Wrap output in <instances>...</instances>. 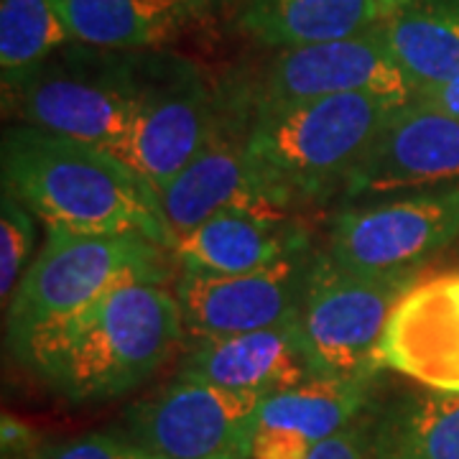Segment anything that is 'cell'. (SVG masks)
<instances>
[{"instance_id":"6da1fadb","label":"cell","mask_w":459,"mask_h":459,"mask_svg":"<svg viewBox=\"0 0 459 459\" xmlns=\"http://www.w3.org/2000/svg\"><path fill=\"white\" fill-rule=\"evenodd\" d=\"M181 337L177 296L161 283L131 281L11 344L54 394L84 403L133 391L171 358Z\"/></svg>"},{"instance_id":"7a4b0ae2","label":"cell","mask_w":459,"mask_h":459,"mask_svg":"<svg viewBox=\"0 0 459 459\" xmlns=\"http://www.w3.org/2000/svg\"><path fill=\"white\" fill-rule=\"evenodd\" d=\"M3 189L47 228L98 235H143L171 247L156 192L131 166L100 146L65 135L13 128L3 135Z\"/></svg>"},{"instance_id":"3957f363","label":"cell","mask_w":459,"mask_h":459,"mask_svg":"<svg viewBox=\"0 0 459 459\" xmlns=\"http://www.w3.org/2000/svg\"><path fill=\"white\" fill-rule=\"evenodd\" d=\"M395 108L398 102L370 95L261 108L247 133V159L283 210L325 199L347 184Z\"/></svg>"},{"instance_id":"277c9868","label":"cell","mask_w":459,"mask_h":459,"mask_svg":"<svg viewBox=\"0 0 459 459\" xmlns=\"http://www.w3.org/2000/svg\"><path fill=\"white\" fill-rule=\"evenodd\" d=\"M166 247L143 235L47 228V243L8 304V340L80 312L131 281L166 279Z\"/></svg>"},{"instance_id":"5b68a950","label":"cell","mask_w":459,"mask_h":459,"mask_svg":"<svg viewBox=\"0 0 459 459\" xmlns=\"http://www.w3.org/2000/svg\"><path fill=\"white\" fill-rule=\"evenodd\" d=\"M419 281V271L358 273L314 258L309 289L294 329L312 376L344 377L376 373L380 340L398 301Z\"/></svg>"},{"instance_id":"8992f818","label":"cell","mask_w":459,"mask_h":459,"mask_svg":"<svg viewBox=\"0 0 459 459\" xmlns=\"http://www.w3.org/2000/svg\"><path fill=\"white\" fill-rule=\"evenodd\" d=\"M263 398L181 380L128 411V434L151 459H250Z\"/></svg>"},{"instance_id":"52a82bcc","label":"cell","mask_w":459,"mask_h":459,"mask_svg":"<svg viewBox=\"0 0 459 459\" xmlns=\"http://www.w3.org/2000/svg\"><path fill=\"white\" fill-rule=\"evenodd\" d=\"M459 235V186L413 192L334 217L329 261L358 273L419 271Z\"/></svg>"},{"instance_id":"ba28073f","label":"cell","mask_w":459,"mask_h":459,"mask_svg":"<svg viewBox=\"0 0 459 459\" xmlns=\"http://www.w3.org/2000/svg\"><path fill=\"white\" fill-rule=\"evenodd\" d=\"M312 268L314 258L299 253L238 276L184 271L174 294L184 332L199 342L291 325L304 304Z\"/></svg>"},{"instance_id":"9c48e42d","label":"cell","mask_w":459,"mask_h":459,"mask_svg":"<svg viewBox=\"0 0 459 459\" xmlns=\"http://www.w3.org/2000/svg\"><path fill=\"white\" fill-rule=\"evenodd\" d=\"M377 26L337 41L281 51L265 72L261 108L337 95H370L398 105L409 102L413 87L395 65Z\"/></svg>"},{"instance_id":"30bf717a","label":"cell","mask_w":459,"mask_h":459,"mask_svg":"<svg viewBox=\"0 0 459 459\" xmlns=\"http://www.w3.org/2000/svg\"><path fill=\"white\" fill-rule=\"evenodd\" d=\"M459 181V120L409 100L388 115L344 184L347 197L442 189Z\"/></svg>"},{"instance_id":"8fae6325","label":"cell","mask_w":459,"mask_h":459,"mask_svg":"<svg viewBox=\"0 0 459 459\" xmlns=\"http://www.w3.org/2000/svg\"><path fill=\"white\" fill-rule=\"evenodd\" d=\"M217 133L212 102L192 77L138 84V108L126 143L115 151L159 195Z\"/></svg>"},{"instance_id":"7c38bea8","label":"cell","mask_w":459,"mask_h":459,"mask_svg":"<svg viewBox=\"0 0 459 459\" xmlns=\"http://www.w3.org/2000/svg\"><path fill=\"white\" fill-rule=\"evenodd\" d=\"M380 365L429 391L459 394V271L403 294L380 340Z\"/></svg>"},{"instance_id":"4fadbf2b","label":"cell","mask_w":459,"mask_h":459,"mask_svg":"<svg viewBox=\"0 0 459 459\" xmlns=\"http://www.w3.org/2000/svg\"><path fill=\"white\" fill-rule=\"evenodd\" d=\"M13 100L29 128L115 153L133 128L138 84L120 77L33 74L13 92Z\"/></svg>"},{"instance_id":"5bb4252c","label":"cell","mask_w":459,"mask_h":459,"mask_svg":"<svg viewBox=\"0 0 459 459\" xmlns=\"http://www.w3.org/2000/svg\"><path fill=\"white\" fill-rule=\"evenodd\" d=\"M171 238L184 235L214 214L250 212L289 217L255 177L247 159V135L232 138L217 131L199 156L181 169L156 195Z\"/></svg>"},{"instance_id":"9a60e30c","label":"cell","mask_w":459,"mask_h":459,"mask_svg":"<svg viewBox=\"0 0 459 459\" xmlns=\"http://www.w3.org/2000/svg\"><path fill=\"white\" fill-rule=\"evenodd\" d=\"M177 377L268 398L314 376L291 322L247 334L199 340L181 360Z\"/></svg>"},{"instance_id":"2e32d148","label":"cell","mask_w":459,"mask_h":459,"mask_svg":"<svg viewBox=\"0 0 459 459\" xmlns=\"http://www.w3.org/2000/svg\"><path fill=\"white\" fill-rule=\"evenodd\" d=\"M307 250L304 232L289 217L222 212L177 235L169 253L184 271L238 276L271 268Z\"/></svg>"},{"instance_id":"e0dca14e","label":"cell","mask_w":459,"mask_h":459,"mask_svg":"<svg viewBox=\"0 0 459 459\" xmlns=\"http://www.w3.org/2000/svg\"><path fill=\"white\" fill-rule=\"evenodd\" d=\"M376 373L344 377L314 376L301 385L263 398L258 429L291 437L316 449L352 427L373 394Z\"/></svg>"},{"instance_id":"ac0fdd59","label":"cell","mask_w":459,"mask_h":459,"mask_svg":"<svg viewBox=\"0 0 459 459\" xmlns=\"http://www.w3.org/2000/svg\"><path fill=\"white\" fill-rule=\"evenodd\" d=\"M385 21L376 0H247L240 26L265 47L299 49L376 29Z\"/></svg>"},{"instance_id":"d6986e66","label":"cell","mask_w":459,"mask_h":459,"mask_svg":"<svg viewBox=\"0 0 459 459\" xmlns=\"http://www.w3.org/2000/svg\"><path fill=\"white\" fill-rule=\"evenodd\" d=\"M74 41L98 49L159 47L181 31L197 0H56Z\"/></svg>"},{"instance_id":"ffe728a7","label":"cell","mask_w":459,"mask_h":459,"mask_svg":"<svg viewBox=\"0 0 459 459\" xmlns=\"http://www.w3.org/2000/svg\"><path fill=\"white\" fill-rule=\"evenodd\" d=\"M377 31L395 65L416 90L459 77V8L446 3L409 5L388 16Z\"/></svg>"},{"instance_id":"44dd1931","label":"cell","mask_w":459,"mask_h":459,"mask_svg":"<svg viewBox=\"0 0 459 459\" xmlns=\"http://www.w3.org/2000/svg\"><path fill=\"white\" fill-rule=\"evenodd\" d=\"M377 459H459V394L429 391L395 403L376 429Z\"/></svg>"},{"instance_id":"7402d4cb","label":"cell","mask_w":459,"mask_h":459,"mask_svg":"<svg viewBox=\"0 0 459 459\" xmlns=\"http://www.w3.org/2000/svg\"><path fill=\"white\" fill-rule=\"evenodd\" d=\"M66 39L72 36L56 0H0V69L5 90L16 92L39 74V66Z\"/></svg>"},{"instance_id":"603a6c76","label":"cell","mask_w":459,"mask_h":459,"mask_svg":"<svg viewBox=\"0 0 459 459\" xmlns=\"http://www.w3.org/2000/svg\"><path fill=\"white\" fill-rule=\"evenodd\" d=\"M33 247L31 210L8 189H3L0 204V294L8 304L21 283V273H26V263Z\"/></svg>"},{"instance_id":"cb8c5ba5","label":"cell","mask_w":459,"mask_h":459,"mask_svg":"<svg viewBox=\"0 0 459 459\" xmlns=\"http://www.w3.org/2000/svg\"><path fill=\"white\" fill-rule=\"evenodd\" d=\"M31 459H151L123 434H84L77 439L44 446Z\"/></svg>"},{"instance_id":"d4e9b609","label":"cell","mask_w":459,"mask_h":459,"mask_svg":"<svg viewBox=\"0 0 459 459\" xmlns=\"http://www.w3.org/2000/svg\"><path fill=\"white\" fill-rule=\"evenodd\" d=\"M309 459H377L373 452V439L358 427L344 429L342 434L319 444Z\"/></svg>"},{"instance_id":"484cf974","label":"cell","mask_w":459,"mask_h":459,"mask_svg":"<svg viewBox=\"0 0 459 459\" xmlns=\"http://www.w3.org/2000/svg\"><path fill=\"white\" fill-rule=\"evenodd\" d=\"M411 100L419 102V105H427L431 110L452 115V117H457L459 120V77H455V80H449V82L444 84H434V87L416 90Z\"/></svg>"},{"instance_id":"4316f807","label":"cell","mask_w":459,"mask_h":459,"mask_svg":"<svg viewBox=\"0 0 459 459\" xmlns=\"http://www.w3.org/2000/svg\"><path fill=\"white\" fill-rule=\"evenodd\" d=\"M376 3L383 8V13H385V18H388V16H394V13H398V11H403V8L413 5L416 0H376Z\"/></svg>"},{"instance_id":"83f0119b","label":"cell","mask_w":459,"mask_h":459,"mask_svg":"<svg viewBox=\"0 0 459 459\" xmlns=\"http://www.w3.org/2000/svg\"><path fill=\"white\" fill-rule=\"evenodd\" d=\"M431 3H446V5H457L459 8V0H431Z\"/></svg>"}]
</instances>
